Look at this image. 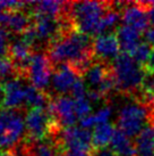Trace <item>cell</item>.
<instances>
[{
    "label": "cell",
    "instance_id": "cell-26",
    "mask_svg": "<svg viewBox=\"0 0 154 156\" xmlns=\"http://www.w3.org/2000/svg\"><path fill=\"white\" fill-rule=\"evenodd\" d=\"M14 73L17 74L13 62L9 57H0V79H6L12 76Z\"/></svg>",
    "mask_w": 154,
    "mask_h": 156
},
{
    "label": "cell",
    "instance_id": "cell-28",
    "mask_svg": "<svg viewBox=\"0 0 154 156\" xmlns=\"http://www.w3.org/2000/svg\"><path fill=\"white\" fill-rule=\"evenodd\" d=\"M8 31L0 26V57H6L5 55L8 54Z\"/></svg>",
    "mask_w": 154,
    "mask_h": 156
},
{
    "label": "cell",
    "instance_id": "cell-8",
    "mask_svg": "<svg viewBox=\"0 0 154 156\" xmlns=\"http://www.w3.org/2000/svg\"><path fill=\"white\" fill-rule=\"evenodd\" d=\"M47 109L50 115L59 122L60 126H64L65 128L74 126L78 119L75 111L74 98L69 96L57 95L55 98L50 99Z\"/></svg>",
    "mask_w": 154,
    "mask_h": 156
},
{
    "label": "cell",
    "instance_id": "cell-6",
    "mask_svg": "<svg viewBox=\"0 0 154 156\" xmlns=\"http://www.w3.org/2000/svg\"><path fill=\"white\" fill-rule=\"evenodd\" d=\"M56 138V147H62L61 151L68 149L90 153L95 149L93 146V133L82 126L64 128Z\"/></svg>",
    "mask_w": 154,
    "mask_h": 156
},
{
    "label": "cell",
    "instance_id": "cell-7",
    "mask_svg": "<svg viewBox=\"0 0 154 156\" xmlns=\"http://www.w3.org/2000/svg\"><path fill=\"white\" fill-rule=\"evenodd\" d=\"M55 72V66L44 52H34L31 57L30 64L26 71V78L32 86L43 90L48 87L51 74Z\"/></svg>",
    "mask_w": 154,
    "mask_h": 156
},
{
    "label": "cell",
    "instance_id": "cell-9",
    "mask_svg": "<svg viewBox=\"0 0 154 156\" xmlns=\"http://www.w3.org/2000/svg\"><path fill=\"white\" fill-rule=\"evenodd\" d=\"M26 88L23 78H16L1 83V106L4 109H17L26 103Z\"/></svg>",
    "mask_w": 154,
    "mask_h": 156
},
{
    "label": "cell",
    "instance_id": "cell-12",
    "mask_svg": "<svg viewBox=\"0 0 154 156\" xmlns=\"http://www.w3.org/2000/svg\"><path fill=\"white\" fill-rule=\"evenodd\" d=\"M121 21L125 25L135 27L141 32H144L149 29L150 20L147 15L145 6L142 2H134L127 5L121 13Z\"/></svg>",
    "mask_w": 154,
    "mask_h": 156
},
{
    "label": "cell",
    "instance_id": "cell-19",
    "mask_svg": "<svg viewBox=\"0 0 154 156\" xmlns=\"http://www.w3.org/2000/svg\"><path fill=\"white\" fill-rule=\"evenodd\" d=\"M115 131L116 129L109 122L95 126L94 131L92 132L93 133V146L95 149L107 148L108 145L111 144Z\"/></svg>",
    "mask_w": 154,
    "mask_h": 156
},
{
    "label": "cell",
    "instance_id": "cell-5",
    "mask_svg": "<svg viewBox=\"0 0 154 156\" xmlns=\"http://www.w3.org/2000/svg\"><path fill=\"white\" fill-rule=\"evenodd\" d=\"M25 130V120L17 109H0V148L14 147Z\"/></svg>",
    "mask_w": 154,
    "mask_h": 156
},
{
    "label": "cell",
    "instance_id": "cell-33",
    "mask_svg": "<svg viewBox=\"0 0 154 156\" xmlns=\"http://www.w3.org/2000/svg\"><path fill=\"white\" fill-rule=\"evenodd\" d=\"M145 71L146 72H152V73H154V48H152L150 58H149V61L146 63Z\"/></svg>",
    "mask_w": 154,
    "mask_h": 156
},
{
    "label": "cell",
    "instance_id": "cell-20",
    "mask_svg": "<svg viewBox=\"0 0 154 156\" xmlns=\"http://www.w3.org/2000/svg\"><path fill=\"white\" fill-rule=\"evenodd\" d=\"M111 115L112 108L107 105V106H103L100 109H98L94 114H90L89 116L82 119L79 123H81L82 128L90 130L91 128H95L96 126H100V124H103V123H108Z\"/></svg>",
    "mask_w": 154,
    "mask_h": 156
},
{
    "label": "cell",
    "instance_id": "cell-35",
    "mask_svg": "<svg viewBox=\"0 0 154 156\" xmlns=\"http://www.w3.org/2000/svg\"><path fill=\"white\" fill-rule=\"evenodd\" d=\"M153 109H154V103H153Z\"/></svg>",
    "mask_w": 154,
    "mask_h": 156
},
{
    "label": "cell",
    "instance_id": "cell-1",
    "mask_svg": "<svg viewBox=\"0 0 154 156\" xmlns=\"http://www.w3.org/2000/svg\"><path fill=\"white\" fill-rule=\"evenodd\" d=\"M47 55L56 66L70 64L82 75L92 64L93 40L75 29L66 31L49 44Z\"/></svg>",
    "mask_w": 154,
    "mask_h": 156
},
{
    "label": "cell",
    "instance_id": "cell-34",
    "mask_svg": "<svg viewBox=\"0 0 154 156\" xmlns=\"http://www.w3.org/2000/svg\"><path fill=\"white\" fill-rule=\"evenodd\" d=\"M95 156H116V154L110 148H103V149H96Z\"/></svg>",
    "mask_w": 154,
    "mask_h": 156
},
{
    "label": "cell",
    "instance_id": "cell-23",
    "mask_svg": "<svg viewBox=\"0 0 154 156\" xmlns=\"http://www.w3.org/2000/svg\"><path fill=\"white\" fill-rule=\"evenodd\" d=\"M151 51H152V49H151L150 44H146V42H141L129 55L133 57L138 64L144 66L146 65V63L150 58Z\"/></svg>",
    "mask_w": 154,
    "mask_h": 156
},
{
    "label": "cell",
    "instance_id": "cell-27",
    "mask_svg": "<svg viewBox=\"0 0 154 156\" xmlns=\"http://www.w3.org/2000/svg\"><path fill=\"white\" fill-rule=\"evenodd\" d=\"M70 94L73 96L74 99H78V98H84L87 97V90H86V83L83 80V78H79L74 84L73 89L70 91Z\"/></svg>",
    "mask_w": 154,
    "mask_h": 156
},
{
    "label": "cell",
    "instance_id": "cell-22",
    "mask_svg": "<svg viewBox=\"0 0 154 156\" xmlns=\"http://www.w3.org/2000/svg\"><path fill=\"white\" fill-rule=\"evenodd\" d=\"M139 92L143 101L154 103V73L146 72L139 88Z\"/></svg>",
    "mask_w": 154,
    "mask_h": 156
},
{
    "label": "cell",
    "instance_id": "cell-18",
    "mask_svg": "<svg viewBox=\"0 0 154 156\" xmlns=\"http://www.w3.org/2000/svg\"><path fill=\"white\" fill-rule=\"evenodd\" d=\"M137 156H154V122L146 126L135 139Z\"/></svg>",
    "mask_w": 154,
    "mask_h": 156
},
{
    "label": "cell",
    "instance_id": "cell-3",
    "mask_svg": "<svg viewBox=\"0 0 154 156\" xmlns=\"http://www.w3.org/2000/svg\"><path fill=\"white\" fill-rule=\"evenodd\" d=\"M111 72L117 89L127 94L139 91L146 73L145 67L138 64L127 52H121L112 61Z\"/></svg>",
    "mask_w": 154,
    "mask_h": 156
},
{
    "label": "cell",
    "instance_id": "cell-31",
    "mask_svg": "<svg viewBox=\"0 0 154 156\" xmlns=\"http://www.w3.org/2000/svg\"><path fill=\"white\" fill-rule=\"evenodd\" d=\"M59 156H91L89 153L84 152H77V151H68V149H65V151H60Z\"/></svg>",
    "mask_w": 154,
    "mask_h": 156
},
{
    "label": "cell",
    "instance_id": "cell-16",
    "mask_svg": "<svg viewBox=\"0 0 154 156\" xmlns=\"http://www.w3.org/2000/svg\"><path fill=\"white\" fill-rule=\"evenodd\" d=\"M141 31L132 27V26L122 24L117 29L116 35L118 38L120 44V48L122 49V52L130 54L134 49L141 44Z\"/></svg>",
    "mask_w": 154,
    "mask_h": 156
},
{
    "label": "cell",
    "instance_id": "cell-29",
    "mask_svg": "<svg viewBox=\"0 0 154 156\" xmlns=\"http://www.w3.org/2000/svg\"><path fill=\"white\" fill-rule=\"evenodd\" d=\"M143 6H145L149 15V20L152 26H154V1H147V2H142Z\"/></svg>",
    "mask_w": 154,
    "mask_h": 156
},
{
    "label": "cell",
    "instance_id": "cell-4",
    "mask_svg": "<svg viewBox=\"0 0 154 156\" xmlns=\"http://www.w3.org/2000/svg\"><path fill=\"white\" fill-rule=\"evenodd\" d=\"M150 117L149 109L143 103L129 101L118 112V129L127 134L129 138H136L146 126V122Z\"/></svg>",
    "mask_w": 154,
    "mask_h": 156
},
{
    "label": "cell",
    "instance_id": "cell-11",
    "mask_svg": "<svg viewBox=\"0 0 154 156\" xmlns=\"http://www.w3.org/2000/svg\"><path fill=\"white\" fill-rule=\"evenodd\" d=\"M32 23V14H27L24 9L0 12V26L14 33L23 34L26 30L30 29Z\"/></svg>",
    "mask_w": 154,
    "mask_h": 156
},
{
    "label": "cell",
    "instance_id": "cell-21",
    "mask_svg": "<svg viewBox=\"0 0 154 156\" xmlns=\"http://www.w3.org/2000/svg\"><path fill=\"white\" fill-rule=\"evenodd\" d=\"M50 97L45 95L43 90L33 87L32 84H27L26 88V104L30 105L32 108H47Z\"/></svg>",
    "mask_w": 154,
    "mask_h": 156
},
{
    "label": "cell",
    "instance_id": "cell-15",
    "mask_svg": "<svg viewBox=\"0 0 154 156\" xmlns=\"http://www.w3.org/2000/svg\"><path fill=\"white\" fill-rule=\"evenodd\" d=\"M31 5L33 6V8H31L32 15H43L53 18H60L67 13L68 2H61L57 0H44L32 2Z\"/></svg>",
    "mask_w": 154,
    "mask_h": 156
},
{
    "label": "cell",
    "instance_id": "cell-14",
    "mask_svg": "<svg viewBox=\"0 0 154 156\" xmlns=\"http://www.w3.org/2000/svg\"><path fill=\"white\" fill-rule=\"evenodd\" d=\"M111 66H108L105 62L101 61L92 63L84 73L86 86H89L91 90H99L108 78L111 76Z\"/></svg>",
    "mask_w": 154,
    "mask_h": 156
},
{
    "label": "cell",
    "instance_id": "cell-32",
    "mask_svg": "<svg viewBox=\"0 0 154 156\" xmlns=\"http://www.w3.org/2000/svg\"><path fill=\"white\" fill-rule=\"evenodd\" d=\"M0 156H30L26 152H19L18 149H9V151H5L0 154Z\"/></svg>",
    "mask_w": 154,
    "mask_h": 156
},
{
    "label": "cell",
    "instance_id": "cell-10",
    "mask_svg": "<svg viewBox=\"0 0 154 156\" xmlns=\"http://www.w3.org/2000/svg\"><path fill=\"white\" fill-rule=\"evenodd\" d=\"M79 78L81 74L70 64H60L56 66L52 74V88L58 96H64L72 91L74 84Z\"/></svg>",
    "mask_w": 154,
    "mask_h": 156
},
{
    "label": "cell",
    "instance_id": "cell-24",
    "mask_svg": "<svg viewBox=\"0 0 154 156\" xmlns=\"http://www.w3.org/2000/svg\"><path fill=\"white\" fill-rule=\"evenodd\" d=\"M121 20V14L119 12L115 10L113 8H111L109 12H108L104 17L102 20V23H101V35L105 34V32L109 30L113 29L119 21Z\"/></svg>",
    "mask_w": 154,
    "mask_h": 156
},
{
    "label": "cell",
    "instance_id": "cell-13",
    "mask_svg": "<svg viewBox=\"0 0 154 156\" xmlns=\"http://www.w3.org/2000/svg\"><path fill=\"white\" fill-rule=\"evenodd\" d=\"M94 55L100 59L105 62V59H115L120 54V44L115 33H105L99 35L93 40Z\"/></svg>",
    "mask_w": 154,
    "mask_h": 156
},
{
    "label": "cell",
    "instance_id": "cell-2",
    "mask_svg": "<svg viewBox=\"0 0 154 156\" xmlns=\"http://www.w3.org/2000/svg\"><path fill=\"white\" fill-rule=\"evenodd\" d=\"M110 9V4L104 1H77L68 2L67 15L76 31L99 37L102 20Z\"/></svg>",
    "mask_w": 154,
    "mask_h": 156
},
{
    "label": "cell",
    "instance_id": "cell-30",
    "mask_svg": "<svg viewBox=\"0 0 154 156\" xmlns=\"http://www.w3.org/2000/svg\"><path fill=\"white\" fill-rule=\"evenodd\" d=\"M144 38H145L146 44H149L150 46H152L154 48V26H151V27H149L145 31Z\"/></svg>",
    "mask_w": 154,
    "mask_h": 156
},
{
    "label": "cell",
    "instance_id": "cell-25",
    "mask_svg": "<svg viewBox=\"0 0 154 156\" xmlns=\"http://www.w3.org/2000/svg\"><path fill=\"white\" fill-rule=\"evenodd\" d=\"M74 103H75V111H76L77 116L79 117L81 120L86 116H89L91 114L92 105H91V100L87 97L74 99Z\"/></svg>",
    "mask_w": 154,
    "mask_h": 156
},
{
    "label": "cell",
    "instance_id": "cell-17",
    "mask_svg": "<svg viewBox=\"0 0 154 156\" xmlns=\"http://www.w3.org/2000/svg\"><path fill=\"white\" fill-rule=\"evenodd\" d=\"M110 149L115 153L116 156H137L135 143L119 129H116L110 144Z\"/></svg>",
    "mask_w": 154,
    "mask_h": 156
}]
</instances>
